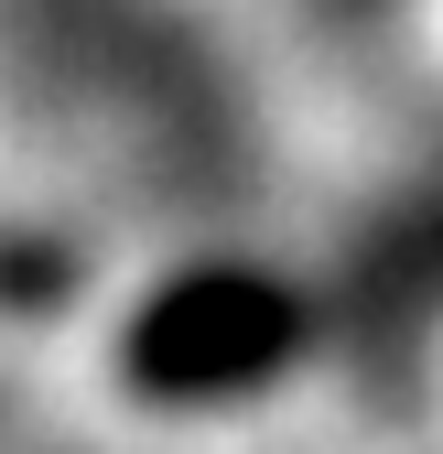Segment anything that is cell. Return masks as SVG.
Masks as SVG:
<instances>
[{
    "instance_id": "1",
    "label": "cell",
    "mask_w": 443,
    "mask_h": 454,
    "mask_svg": "<svg viewBox=\"0 0 443 454\" xmlns=\"http://www.w3.org/2000/svg\"><path fill=\"white\" fill-rule=\"evenodd\" d=\"M292 335H303V314L282 281L195 270L130 325V389L141 401H228V389H260L292 357Z\"/></svg>"
}]
</instances>
